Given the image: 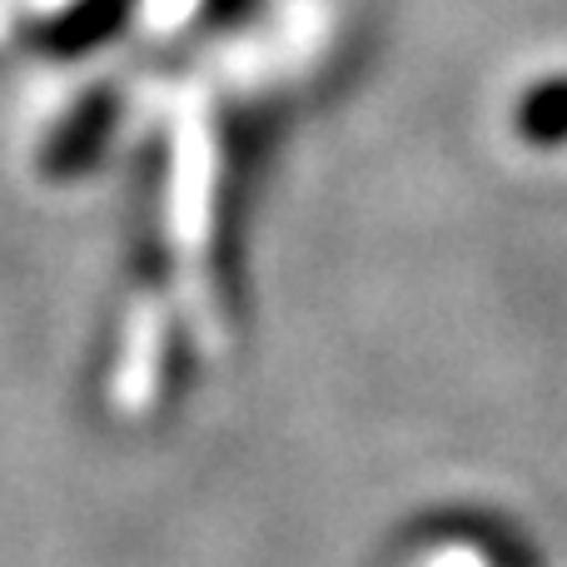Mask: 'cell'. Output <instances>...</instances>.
<instances>
[{
  "mask_svg": "<svg viewBox=\"0 0 567 567\" xmlns=\"http://www.w3.org/2000/svg\"><path fill=\"white\" fill-rule=\"evenodd\" d=\"M115 115L120 110H115L110 90H90L85 100H75L70 115L50 130L45 150H40V169H45L50 179H70V175H80V169H90L100 159V150H105L110 130H115Z\"/></svg>",
  "mask_w": 567,
  "mask_h": 567,
  "instance_id": "cell-1",
  "label": "cell"
},
{
  "mask_svg": "<svg viewBox=\"0 0 567 567\" xmlns=\"http://www.w3.org/2000/svg\"><path fill=\"white\" fill-rule=\"evenodd\" d=\"M130 16V0H75L60 16H50L45 25H35V50L45 55H90L95 45H105Z\"/></svg>",
  "mask_w": 567,
  "mask_h": 567,
  "instance_id": "cell-2",
  "label": "cell"
},
{
  "mask_svg": "<svg viewBox=\"0 0 567 567\" xmlns=\"http://www.w3.org/2000/svg\"><path fill=\"white\" fill-rule=\"evenodd\" d=\"M523 130L533 140H567V75L548 80L523 100Z\"/></svg>",
  "mask_w": 567,
  "mask_h": 567,
  "instance_id": "cell-3",
  "label": "cell"
}]
</instances>
